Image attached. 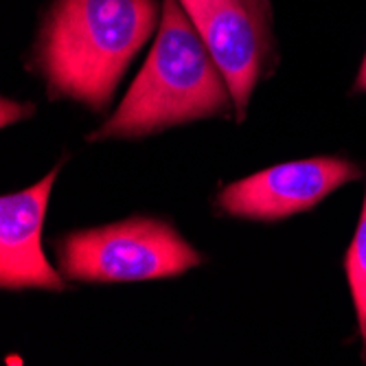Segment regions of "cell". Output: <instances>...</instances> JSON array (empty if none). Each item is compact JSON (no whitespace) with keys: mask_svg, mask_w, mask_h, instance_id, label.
I'll return each mask as SVG.
<instances>
[{"mask_svg":"<svg viewBox=\"0 0 366 366\" xmlns=\"http://www.w3.org/2000/svg\"><path fill=\"white\" fill-rule=\"evenodd\" d=\"M160 14L156 0H57L38 44L49 88L92 110H106Z\"/></svg>","mask_w":366,"mask_h":366,"instance_id":"obj_1","label":"cell"},{"mask_svg":"<svg viewBox=\"0 0 366 366\" xmlns=\"http://www.w3.org/2000/svg\"><path fill=\"white\" fill-rule=\"evenodd\" d=\"M232 94L178 0H162L156 42L119 110L90 141L143 139L172 125L224 117Z\"/></svg>","mask_w":366,"mask_h":366,"instance_id":"obj_2","label":"cell"},{"mask_svg":"<svg viewBox=\"0 0 366 366\" xmlns=\"http://www.w3.org/2000/svg\"><path fill=\"white\" fill-rule=\"evenodd\" d=\"M57 263L73 281L127 283L180 277L202 263V254L172 224L132 217L66 235L57 244Z\"/></svg>","mask_w":366,"mask_h":366,"instance_id":"obj_3","label":"cell"},{"mask_svg":"<svg viewBox=\"0 0 366 366\" xmlns=\"http://www.w3.org/2000/svg\"><path fill=\"white\" fill-rule=\"evenodd\" d=\"M204 40L246 117L250 94L272 61V7L268 0H178Z\"/></svg>","mask_w":366,"mask_h":366,"instance_id":"obj_4","label":"cell"},{"mask_svg":"<svg viewBox=\"0 0 366 366\" xmlns=\"http://www.w3.org/2000/svg\"><path fill=\"white\" fill-rule=\"evenodd\" d=\"M362 176L349 158L320 156L263 169L224 187L217 209L230 217L277 222L312 211L334 191Z\"/></svg>","mask_w":366,"mask_h":366,"instance_id":"obj_5","label":"cell"},{"mask_svg":"<svg viewBox=\"0 0 366 366\" xmlns=\"http://www.w3.org/2000/svg\"><path fill=\"white\" fill-rule=\"evenodd\" d=\"M59 167L24 191L0 199V285L3 290L64 292L66 283L42 252V224Z\"/></svg>","mask_w":366,"mask_h":366,"instance_id":"obj_6","label":"cell"},{"mask_svg":"<svg viewBox=\"0 0 366 366\" xmlns=\"http://www.w3.org/2000/svg\"><path fill=\"white\" fill-rule=\"evenodd\" d=\"M345 272H347V281L351 287L357 325H360V336H362V345H364L362 357L366 360V195H364V204H362L355 235L345 254Z\"/></svg>","mask_w":366,"mask_h":366,"instance_id":"obj_7","label":"cell"},{"mask_svg":"<svg viewBox=\"0 0 366 366\" xmlns=\"http://www.w3.org/2000/svg\"><path fill=\"white\" fill-rule=\"evenodd\" d=\"M353 90L355 92H366V55L362 59V66H360V73H357V79H355Z\"/></svg>","mask_w":366,"mask_h":366,"instance_id":"obj_8","label":"cell"}]
</instances>
